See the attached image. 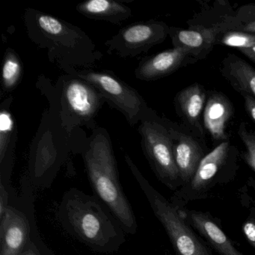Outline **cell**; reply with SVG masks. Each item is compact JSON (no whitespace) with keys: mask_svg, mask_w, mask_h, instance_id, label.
I'll return each instance as SVG.
<instances>
[{"mask_svg":"<svg viewBox=\"0 0 255 255\" xmlns=\"http://www.w3.org/2000/svg\"><path fill=\"white\" fill-rule=\"evenodd\" d=\"M173 141L174 160L179 175L183 181L192 180L204 157V151L199 143L190 135L168 125Z\"/></svg>","mask_w":255,"mask_h":255,"instance_id":"9c48e42d","label":"cell"},{"mask_svg":"<svg viewBox=\"0 0 255 255\" xmlns=\"http://www.w3.org/2000/svg\"><path fill=\"white\" fill-rule=\"evenodd\" d=\"M76 8L86 17L106 20L116 25L132 16V10L129 7L113 0H89L78 4Z\"/></svg>","mask_w":255,"mask_h":255,"instance_id":"9a60e30c","label":"cell"},{"mask_svg":"<svg viewBox=\"0 0 255 255\" xmlns=\"http://www.w3.org/2000/svg\"><path fill=\"white\" fill-rule=\"evenodd\" d=\"M23 67L18 56L8 49L4 57L2 69V88L5 92H11L21 79Z\"/></svg>","mask_w":255,"mask_h":255,"instance_id":"ffe728a7","label":"cell"},{"mask_svg":"<svg viewBox=\"0 0 255 255\" xmlns=\"http://www.w3.org/2000/svg\"><path fill=\"white\" fill-rule=\"evenodd\" d=\"M189 60L192 59L189 52L174 47L143 59L135 70V76L142 81L159 80L172 74Z\"/></svg>","mask_w":255,"mask_h":255,"instance_id":"ba28073f","label":"cell"},{"mask_svg":"<svg viewBox=\"0 0 255 255\" xmlns=\"http://www.w3.org/2000/svg\"><path fill=\"white\" fill-rule=\"evenodd\" d=\"M240 51L243 54H244L245 56H247L249 59L255 62V47H250V48L241 49V50H240Z\"/></svg>","mask_w":255,"mask_h":255,"instance_id":"4316f807","label":"cell"},{"mask_svg":"<svg viewBox=\"0 0 255 255\" xmlns=\"http://www.w3.org/2000/svg\"><path fill=\"white\" fill-rule=\"evenodd\" d=\"M204 126L213 139L228 140L227 128L233 116V107L225 95L221 93L211 94L204 107Z\"/></svg>","mask_w":255,"mask_h":255,"instance_id":"7c38bea8","label":"cell"},{"mask_svg":"<svg viewBox=\"0 0 255 255\" xmlns=\"http://www.w3.org/2000/svg\"><path fill=\"white\" fill-rule=\"evenodd\" d=\"M68 217L74 231L85 241L102 246L108 241L111 224L98 206L89 201H69Z\"/></svg>","mask_w":255,"mask_h":255,"instance_id":"8992f818","label":"cell"},{"mask_svg":"<svg viewBox=\"0 0 255 255\" xmlns=\"http://www.w3.org/2000/svg\"><path fill=\"white\" fill-rule=\"evenodd\" d=\"M169 30L170 28L162 22H140L121 29L105 44L110 53L122 57H133L163 42L169 35Z\"/></svg>","mask_w":255,"mask_h":255,"instance_id":"5b68a950","label":"cell"},{"mask_svg":"<svg viewBox=\"0 0 255 255\" xmlns=\"http://www.w3.org/2000/svg\"><path fill=\"white\" fill-rule=\"evenodd\" d=\"M220 35L216 31L201 27L187 29L171 27L169 30L174 47L186 50L193 60L205 59Z\"/></svg>","mask_w":255,"mask_h":255,"instance_id":"30bf717a","label":"cell"},{"mask_svg":"<svg viewBox=\"0 0 255 255\" xmlns=\"http://www.w3.org/2000/svg\"><path fill=\"white\" fill-rule=\"evenodd\" d=\"M206 94L200 85L193 84L179 92L176 104L180 114L192 129L202 135L201 116L204 109Z\"/></svg>","mask_w":255,"mask_h":255,"instance_id":"2e32d148","label":"cell"},{"mask_svg":"<svg viewBox=\"0 0 255 255\" xmlns=\"http://www.w3.org/2000/svg\"><path fill=\"white\" fill-rule=\"evenodd\" d=\"M189 219L193 226L222 255H243L234 246L223 231L207 216L191 212Z\"/></svg>","mask_w":255,"mask_h":255,"instance_id":"e0dca14e","label":"cell"},{"mask_svg":"<svg viewBox=\"0 0 255 255\" xmlns=\"http://www.w3.org/2000/svg\"><path fill=\"white\" fill-rule=\"evenodd\" d=\"M125 159L141 190L145 194L154 214L166 230L177 255H210L207 249L185 223L177 209L152 187L129 156H125Z\"/></svg>","mask_w":255,"mask_h":255,"instance_id":"7a4b0ae2","label":"cell"},{"mask_svg":"<svg viewBox=\"0 0 255 255\" xmlns=\"http://www.w3.org/2000/svg\"><path fill=\"white\" fill-rule=\"evenodd\" d=\"M138 130L143 152L158 176L166 182L180 177L168 125L149 108L140 122Z\"/></svg>","mask_w":255,"mask_h":255,"instance_id":"3957f363","label":"cell"},{"mask_svg":"<svg viewBox=\"0 0 255 255\" xmlns=\"http://www.w3.org/2000/svg\"><path fill=\"white\" fill-rule=\"evenodd\" d=\"M234 47L237 50L250 48L255 47V34L248 32H240V31H231L222 34L218 38L216 44Z\"/></svg>","mask_w":255,"mask_h":255,"instance_id":"44dd1931","label":"cell"},{"mask_svg":"<svg viewBox=\"0 0 255 255\" xmlns=\"http://www.w3.org/2000/svg\"><path fill=\"white\" fill-rule=\"evenodd\" d=\"M63 98L68 111L82 122L92 121L106 101L98 89L78 77L65 82Z\"/></svg>","mask_w":255,"mask_h":255,"instance_id":"52a82bcc","label":"cell"},{"mask_svg":"<svg viewBox=\"0 0 255 255\" xmlns=\"http://www.w3.org/2000/svg\"><path fill=\"white\" fill-rule=\"evenodd\" d=\"M83 157L98 196L127 228L135 231V216L121 187L113 145L105 129L94 131Z\"/></svg>","mask_w":255,"mask_h":255,"instance_id":"6da1fadb","label":"cell"},{"mask_svg":"<svg viewBox=\"0 0 255 255\" xmlns=\"http://www.w3.org/2000/svg\"><path fill=\"white\" fill-rule=\"evenodd\" d=\"M229 149L230 142L226 140L204 156L192 180V187L194 189L200 190L210 183L225 163Z\"/></svg>","mask_w":255,"mask_h":255,"instance_id":"ac0fdd59","label":"cell"},{"mask_svg":"<svg viewBox=\"0 0 255 255\" xmlns=\"http://www.w3.org/2000/svg\"><path fill=\"white\" fill-rule=\"evenodd\" d=\"M238 31L255 34V4L240 7L235 11Z\"/></svg>","mask_w":255,"mask_h":255,"instance_id":"603a6c76","label":"cell"},{"mask_svg":"<svg viewBox=\"0 0 255 255\" xmlns=\"http://www.w3.org/2000/svg\"><path fill=\"white\" fill-rule=\"evenodd\" d=\"M243 232L251 244L255 248V224L253 222H246L243 227Z\"/></svg>","mask_w":255,"mask_h":255,"instance_id":"484cf974","label":"cell"},{"mask_svg":"<svg viewBox=\"0 0 255 255\" xmlns=\"http://www.w3.org/2000/svg\"><path fill=\"white\" fill-rule=\"evenodd\" d=\"M221 73L240 94L255 98V69L241 58L229 54L222 62Z\"/></svg>","mask_w":255,"mask_h":255,"instance_id":"5bb4252c","label":"cell"},{"mask_svg":"<svg viewBox=\"0 0 255 255\" xmlns=\"http://www.w3.org/2000/svg\"><path fill=\"white\" fill-rule=\"evenodd\" d=\"M71 74L98 89L106 101L125 116L131 126L141 122L149 109L135 89L111 73L84 70Z\"/></svg>","mask_w":255,"mask_h":255,"instance_id":"277c9868","label":"cell"},{"mask_svg":"<svg viewBox=\"0 0 255 255\" xmlns=\"http://www.w3.org/2000/svg\"><path fill=\"white\" fill-rule=\"evenodd\" d=\"M37 28L49 40L68 48H77L79 42L84 41L85 34L72 25L56 17L38 13L36 16Z\"/></svg>","mask_w":255,"mask_h":255,"instance_id":"4fadbf2b","label":"cell"},{"mask_svg":"<svg viewBox=\"0 0 255 255\" xmlns=\"http://www.w3.org/2000/svg\"><path fill=\"white\" fill-rule=\"evenodd\" d=\"M238 132L246 147L243 159L255 172V132L248 128L245 123L240 124Z\"/></svg>","mask_w":255,"mask_h":255,"instance_id":"7402d4cb","label":"cell"},{"mask_svg":"<svg viewBox=\"0 0 255 255\" xmlns=\"http://www.w3.org/2000/svg\"><path fill=\"white\" fill-rule=\"evenodd\" d=\"M20 255H38L34 252L33 250H29L26 251V252H23V253L20 254Z\"/></svg>","mask_w":255,"mask_h":255,"instance_id":"83f0119b","label":"cell"},{"mask_svg":"<svg viewBox=\"0 0 255 255\" xmlns=\"http://www.w3.org/2000/svg\"><path fill=\"white\" fill-rule=\"evenodd\" d=\"M8 192L5 190L2 182H0V219L3 217L8 209Z\"/></svg>","mask_w":255,"mask_h":255,"instance_id":"cb8c5ba5","label":"cell"},{"mask_svg":"<svg viewBox=\"0 0 255 255\" xmlns=\"http://www.w3.org/2000/svg\"><path fill=\"white\" fill-rule=\"evenodd\" d=\"M0 220V255H20L29 232L27 220L20 212L11 207H8Z\"/></svg>","mask_w":255,"mask_h":255,"instance_id":"8fae6325","label":"cell"},{"mask_svg":"<svg viewBox=\"0 0 255 255\" xmlns=\"http://www.w3.org/2000/svg\"><path fill=\"white\" fill-rule=\"evenodd\" d=\"M11 100L2 104L0 112V162L2 163L10 147L17 139V129L13 115L9 110Z\"/></svg>","mask_w":255,"mask_h":255,"instance_id":"d6986e66","label":"cell"},{"mask_svg":"<svg viewBox=\"0 0 255 255\" xmlns=\"http://www.w3.org/2000/svg\"><path fill=\"white\" fill-rule=\"evenodd\" d=\"M242 95L245 99L246 111L255 122V98L252 95H247V94H242Z\"/></svg>","mask_w":255,"mask_h":255,"instance_id":"d4e9b609","label":"cell"}]
</instances>
